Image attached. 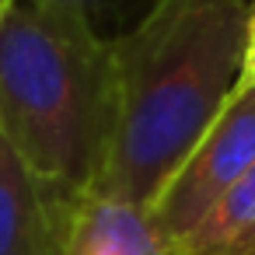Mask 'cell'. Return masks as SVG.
<instances>
[{
  "instance_id": "cell-1",
  "label": "cell",
  "mask_w": 255,
  "mask_h": 255,
  "mask_svg": "<svg viewBox=\"0 0 255 255\" xmlns=\"http://www.w3.org/2000/svg\"><path fill=\"white\" fill-rule=\"evenodd\" d=\"M255 0H147L112 39L116 140L95 196L150 210L245 81Z\"/></svg>"
},
{
  "instance_id": "cell-2",
  "label": "cell",
  "mask_w": 255,
  "mask_h": 255,
  "mask_svg": "<svg viewBox=\"0 0 255 255\" xmlns=\"http://www.w3.org/2000/svg\"><path fill=\"white\" fill-rule=\"evenodd\" d=\"M0 136L67 196L98 189L116 140L112 39L39 0L0 11Z\"/></svg>"
},
{
  "instance_id": "cell-3",
  "label": "cell",
  "mask_w": 255,
  "mask_h": 255,
  "mask_svg": "<svg viewBox=\"0 0 255 255\" xmlns=\"http://www.w3.org/2000/svg\"><path fill=\"white\" fill-rule=\"evenodd\" d=\"M255 164V84L241 81V88L227 98L206 133L196 140L189 157L168 178L154 206L147 210L154 227L175 245L185 238L213 203Z\"/></svg>"
},
{
  "instance_id": "cell-4",
  "label": "cell",
  "mask_w": 255,
  "mask_h": 255,
  "mask_svg": "<svg viewBox=\"0 0 255 255\" xmlns=\"http://www.w3.org/2000/svg\"><path fill=\"white\" fill-rule=\"evenodd\" d=\"M77 199L39 182L0 136V255H63Z\"/></svg>"
},
{
  "instance_id": "cell-5",
  "label": "cell",
  "mask_w": 255,
  "mask_h": 255,
  "mask_svg": "<svg viewBox=\"0 0 255 255\" xmlns=\"http://www.w3.org/2000/svg\"><path fill=\"white\" fill-rule=\"evenodd\" d=\"M63 255H178V248L147 210L88 192L70 210Z\"/></svg>"
},
{
  "instance_id": "cell-6",
  "label": "cell",
  "mask_w": 255,
  "mask_h": 255,
  "mask_svg": "<svg viewBox=\"0 0 255 255\" xmlns=\"http://www.w3.org/2000/svg\"><path fill=\"white\" fill-rule=\"evenodd\" d=\"M175 248L178 255H255V164Z\"/></svg>"
},
{
  "instance_id": "cell-7",
  "label": "cell",
  "mask_w": 255,
  "mask_h": 255,
  "mask_svg": "<svg viewBox=\"0 0 255 255\" xmlns=\"http://www.w3.org/2000/svg\"><path fill=\"white\" fill-rule=\"evenodd\" d=\"M39 4L63 7V11L84 18L102 39H116L129 28L126 21H136L143 14L147 0H39Z\"/></svg>"
},
{
  "instance_id": "cell-8",
  "label": "cell",
  "mask_w": 255,
  "mask_h": 255,
  "mask_svg": "<svg viewBox=\"0 0 255 255\" xmlns=\"http://www.w3.org/2000/svg\"><path fill=\"white\" fill-rule=\"evenodd\" d=\"M245 81L255 84V53H248V63H245Z\"/></svg>"
},
{
  "instance_id": "cell-9",
  "label": "cell",
  "mask_w": 255,
  "mask_h": 255,
  "mask_svg": "<svg viewBox=\"0 0 255 255\" xmlns=\"http://www.w3.org/2000/svg\"><path fill=\"white\" fill-rule=\"evenodd\" d=\"M248 53H255V4H252V49Z\"/></svg>"
},
{
  "instance_id": "cell-10",
  "label": "cell",
  "mask_w": 255,
  "mask_h": 255,
  "mask_svg": "<svg viewBox=\"0 0 255 255\" xmlns=\"http://www.w3.org/2000/svg\"><path fill=\"white\" fill-rule=\"evenodd\" d=\"M7 4H11V0H0V11H4V7H7Z\"/></svg>"
}]
</instances>
